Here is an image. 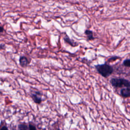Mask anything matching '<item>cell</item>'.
<instances>
[{
    "label": "cell",
    "mask_w": 130,
    "mask_h": 130,
    "mask_svg": "<svg viewBox=\"0 0 130 130\" xmlns=\"http://www.w3.org/2000/svg\"><path fill=\"white\" fill-rule=\"evenodd\" d=\"M1 93H2V92H1V91H0V94H1Z\"/></svg>",
    "instance_id": "9a60e30c"
},
{
    "label": "cell",
    "mask_w": 130,
    "mask_h": 130,
    "mask_svg": "<svg viewBox=\"0 0 130 130\" xmlns=\"http://www.w3.org/2000/svg\"><path fill=\"white\" fill-rule=\"evenodd\" d=\"M120 95L123 98L130 97V87H126L121 89Z\"/></svg>",
    "instance_id": "5b68a950"
},
{
    "label": "cell",
    "mask_w": 130,
    "mask_h": 130,
    "mask_svg": "<svg viewBox=\"0 0 130 130\" xmlns=\"http://www.w3.org/2000/svg\"><path fill=\"white\" fill-rule=\"evenodd\" d=\"M4 28L0 25V32H3L4 31Z\"/></svg>",
    "instance_id": "5bb4252c"
},
{
    "label": "cell",
    "mask_w": 130,
    "mask_h": 130,
    "mask_svg": "<svg viewBox=\"0 0 130 130\" xmlns=\"http://www.w3.org/2000/svg\"><path fill=\"white\" fill-rule=\"evenodd\" d=\"M119 58V57H118V56H113V57H112L108 59V62H112V61H115L116 60L118 59V58Z\"/></svg>",
    "instance_id": "8fae6325"
},
{
    "label": "cell",
    "mask_w": 130,
    "mask_h": 130,
    "mask_svg": "<svg viewBox=\"0 0 130 130\" xmlns=\"http://www.w3.org/2000/svg\"><path fill=\"white\" fill-rule=\"evenodd\" d=\"M110 82L112 86L114 87L121 88L122 87H130V82L124 78H112L110 80Z\"/></svg>",
    "instance_id": "7a4b0ae2"
},
{
    "label": "cell",
    "mask_w": 130,
    "mask_h": 130,
    "mask_svg": "<svg viewBox=\"0 0 130 130\" xmlns=\"http://www.w3.org/2000/svg\"><path fill=\"white\" fill-rule=\"evenodd\" d=\"M42 93L40 91H35L34 93H31L30 97L33 101L37 104H40L42 101Z\"/></svg>",
    "instance_id": "3957f363"
},
{
    "label": "cell",
    "mask_w": 130,
    "mask_h": 130,
    "mask_svg": "<svg viewBox=\"0 0 130 130\" xmlns=\"http://www.w3.org/2000/svg\"><path fill=\"white\" fill-rule=\"evenodd\" d=\"M63 40L66 43L69 44L70 45H71L72 47H75L78 45V44L76 42H75L73 40H71L68 36H66L65 37H64Z\"/></svg>",
    "instance_id": "8992f818"
},
{
    "label": "cell",
    "mask_w": 130,
    "mask_h": 130,
    "mask_svg": "<svg viewBox=\"0 0 130 130\" xmlns=\"http://www.w3.org/2000/svg\"><path fill=\"white\" fill-rule=\"evenodd\" d=\"M0 130H9V129L6 125H3L0 128Z\"/></svg>",
    "instance_id": "7c38bea8"
},
{
    "label": "cell",
    "mask_w": 130,
    "mask_h": 130,
    "mask_svg": "<svg viewBox=\"0 0 130 130\" xmlns=\"http://www.w3.org/2000/svg\"><path fill=\"white\" fill-rule=\"evenodd\" d=\"M85 34L86 35L87 38L88 40H92L94 39V37L93 36V32L92 31L87 29L85 31Z\"/></svg>",
    "instance_id": "52a82bcc"
},
{
    "label": "cell",
    "mask_w": 130,
    "mask_h": 130,
    "mask_svg": "<svg viewBox=\"0 0 130 130\" xmlns=\"http://www.w3.org/2000/svg\"><path fill=\"white\" fill-rule=\"evenodd\" d=\"M19 62L20 66L22 68H25L27 67V66L29 63V61L28 58L25 56H21L19 59Z\"/></svg>",
    "instance_id": "277c9868"
},
{
    "label": "cell",
    "mask_w": 130,
    "mask_h": 130,
    "mask_svg": "<svg viewBox=\"0 0 130 130\" xmlns=\"http://www.w3.org/2000/svg\"><path fill=\"white\" fill-rule=\"evenodd\" d=\"M123 64L125 67L130 68V59H126L123 61Z\"/></svg>",
    "instance_id": "9c48e42d"
},
{
    "label": "cell",
    "mask_w": 130,
    "mask_h": 130,
    "mask_svg": "<svg viewBox=\"0 0 130 130\" xmlns=\"http://www.w3.org/2000/svg\"><path fill=\"white\" fill-rule=\"evenodd\" d=\"M18 130H29L28 126L25 123H21L18 125Z\"/></svg>",
    "instance_id": "ba28073f"
},
{
    "label": "cell",
    "mask_w": 130,
    "mask_h": 130,
    "mask_svg": "<svg viewBox=\"0 0 130 130\" xmlns=\"http://www.w3.org/2000/svg\"><path fill=\"white\" fill-rule=\"evenodd\" d=\"M97 72L103 77L107 78L113 72V68L112 66L107 63L97 64L95 66Z\"/></svg>",
    "instance_id": "6da1fadb"
},
{
    "label": "cell",
    "mask_w": 130,
    "mask_h": 130,
    "mask_svg": "<svg viewBox=\"0 0 130 130\" xmlns=\"http://www.w3.org/2000/svg\"><path fill=\"white\" fill-rule=\"evenodd\" d=\"M6 46L4 44H0V50L1 49H4L5 48Z\"/></svg>",
    "instance_id": "4fadbf2b"
},
{
    "label": "cell",
    "mask_w": 130,
    "mask_h": 130,
    "mask_svg": "<svg viewBox=\"0 0 130 130\" xmlns=\"http://www.w3.org/2000/svg\"><path fill=\"white\" fill-rule=\"evenodd\" d=\"M28 128H29V130H37L36 126L34 124H33L32 123H31V122L29 123Z\"/></svg>",
    "instance_id": "30bf717a"
}]
</instances>
